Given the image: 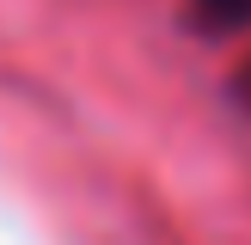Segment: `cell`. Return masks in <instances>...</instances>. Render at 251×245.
Segmentation results:
<instances>
[{"label": "cell", "instance_id": "1", "mask_svg": "<svg viewBox=\"0 0 251 245\" xmlns=\"http://www.w3.org/2000/svg\"><path fill=\"white\" fill-rule=\"evenodd\" d=\"M190 31H202V37L251 31V0H190Z\"/></svg>", "mask_w": 251, "mask_h": 245}, {"label": "cell", "instance_id": "2", "mask_svg": "<svg viewBox=\"0 0 251 245\" xmlns=\"http://www.w3.org/2000/svg\"><path fill=\"white\" fill-rule=\"evenodd\" d=\"M233 98H239V104L251 110V61H245V68H239V74H233Z\"/></svg>", "mask_w": 251, "mask_h": 245}]
</instances>
